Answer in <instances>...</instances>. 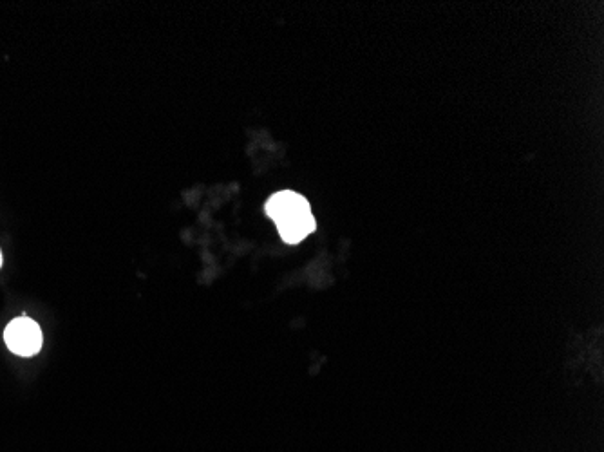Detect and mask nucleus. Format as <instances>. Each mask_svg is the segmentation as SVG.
Here are the masks:
<instances>
[{"instance_id":"1","label":"nucleus","mask_w":604,"mask_h":452,"mask_svg":"<svg viewBox=\"0 0 604 452\" xmlns=\"http://www.w3.org/2000/svg\"><path fill=\"white\" fill-rule=\"evenodd\" d=\"M265 212L274 221L284 243L288 245H299L317 230V221L308 199L292 190L274 194L266 201Z\"/></svg>"},{"instance_id":"2","label":"nucleus","mask_w":604,"mask_h":452,"mask_svg":"<svg viewBox=\"0 0 604 452\" xmlns=\"http://www.w3.org/2000/svg\"><path fill=\"white\" fill-rule=\"evenodd\" d=\"M4 342L11 353H15L19 357H35L42 349L44 337H42V330L37 322L22 315L19 319H13L6 326Z\"/></svg>"},{"instance_id":"3","label":"nucleus","mask_w":604,"mask_h":452,"mask_svg":"<svg viewBox=\"0 0 604 452\" xmlns=\"http://www.w3.org/2000/svg\"><path fill=\"white\" fill-rule=\"evenodd\" d=\"M2 263H4V257H2V250H0V268H2Z\"/></svg>"}]
</instances>
